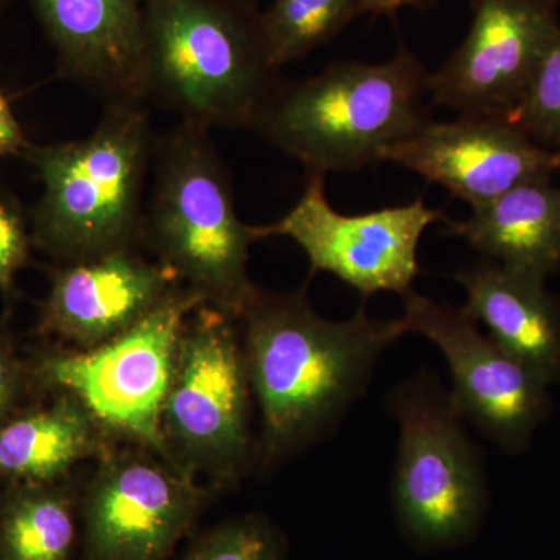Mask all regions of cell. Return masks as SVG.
Instances as JSON below:
<instances>
[{
    "label": "cell",
    "instance_id": "obj_1",
    "mask_svg": "<svg viewBox=\"0 0 560 560\" xmlns=\"http://www.w3.org/2000/svg\"><path fill=\"white\" fill-rule=\"evenodd\" d=\"M235 320L259 410L260 471L329 434L368 388L383 350L405 335L399 318L372 319L364 307L349 319L323 318L305 289H259Z\"/></svg>",
    "mask_w": 560,
    "mask_h": 560
},
{
    "label": "cell",
    "instance_id": "obj_2",
    "mask_svg": "<svg viewBox=\"0 0 560 560\" xmlns=\"http://www.w3.org/2000/svg\"><path fill=\"white\" fill-rule=\"evenodd\" d=\"M156 132L145 105L103 108L83 139L22 151L43 194L31 213L33 245L57 265L142 249L143 210Z\"/></svg>",
    "mask_w": 560,
    "mask_h": 560
},
{
    "label": "cell",
    "instance_id": "obj_3",
    "mask_svg": "<svg viewBox=\"0 0 560 560\" xmlns=\"http://www.w3.org/2000/svg\"><path fill=\"white\" fill-rule=\"evenodd\" d=\"M150 101L206 130H253L283 84L248 0H142Z\"/></svg>",
    "mask_w": 560,
    "mask_h": 560
},
{
    "label": "cell",
    "instance_id": "obj_4",
    "mask_svg": "<svg viewBox=\"0 0 560 560\" xmlns=\"http://www.w3.org/2000/svg\"><path fill=\"white\" fill-rule=\"evenodd\" d=\"M253 243L210 130L179 120L156 135L142 248L206 305L237 319L259 290L248 275Z\"/></svg>",
    "mask_w": 560,
    "mask_h": 560
},
{
    "label": "cell",
    "instance_id": "obj_5",
    "mask_svg": "<svg viewBox=\"0 0 560 560\" xmlns=\"http://www.w3.org/2000/svg\"><path fill=\"white\" fill-rule=\"evenodd\" d=\"M429 72L400 47L388 61L331 62L283 81L254 131L307 173L357 172L430 120Z\"/></svg>",
    "mask_w": 560,
    "mask_h": 560
},
{
    "label": "cell",
    "instance_id": "obj_6",
    "mask_svg": "<svg viewBox=\"0 0 560 560\" xmlns=\"http://www.w3.org/2000/svg\"><path fill=\"white\" fill-rule=\"evenodd\" d=\"M250 393L232 316L201 305L184 323L161 412L167 459L220 492L256 466Z\"/></svg>",
    "mask_w": 560,
    "mask_h": 560
},
{
    "label": "cell",
    "instance_id": "obj_7",
    "mask_svg": "<svg viewBox=\"0 0 560 560\" xmlns=\"http://www.w3.org/2000/svg\"><path fill=\"white\" fill-rule=\"evenodd\" d=\"M388 407L399 425L393 506L400 533L422 550L474 539L488 512V482L451 393L420 374L393 389Z\"/></svg>",
    "mask_w": 560,
    "mask_h": 560
},
{
    "label": "cell",
    "instance_id": "obj_8",
    "mask_svg": "<svg viewBox=\"0 0 560 560\" xmlns=\"http://www.w3.org/2000/svg\"><path fill=\"white\" fill-rule=\"evenodd\" d=\"M201 305L206 304L200 294L179 287L113 340L92 349L44 353L31 366L32 381L75 396L114 441L139 445L167 459L162 405L180 330Z\"/></svg>",
    "mask_w": 560,
    "mask_h": 560
},
{
    "label": "cell",
    "instance_id": "obj_9",
    "mask_svg": "<svg viewBox=\"0 0 560 560\" xmlns=\"http://www.w3.org/2000/svg\"><path fill=\"white\" fill-rule=\"evenodd\" d=\"M97 460L80 489L75 560H168L217 495L139 445H113Z\"/></svg>",
    "mask_w": 560,
    "mask_h": 560
},
{
    "label": "cell",
    "instance_id": "obj_10",
    "mask_svg": "<svg viewBox=\"0 0 560 560\" xmlns=\"http://www.w3.org/2000/svg\"><path fill=\"white\" fill-rule=\"evenodd\" d=\"M440 220H445L441 210L429 208L420 198L345 215L327 200L326 175L307 173L296 205L275 223L253 226V234L256 242L290 238L304 250L312 275L329 272L366 300L382 291L404 296L411 290L419 275L420 238Z\"/></svg>",
    "mask_w": 560,
    "mask_h": 560
},
{
    "label": "cell",
    "instance_id": "obj_11",
    "mask_svg": "<svg viewBox=\"0 0 560 560\" xmlns=\"http://www.w3.org/2000/svg\"><path fill=\"white\" fill-rule=\"evenodd\" d=\"M401 301L404 334L422 335L447 361L456 411L503 451H525L550 415V385L482 334L464 307L438 304L412 289Z\"/></svg>",
    "mask_w": 560,
    "mask_h": 560
},
{
    "label": "cell",
    "instance_id": "obj_12",
    "mask_svg": "<svg viewBox=\"0 0 560 560\" xmlns=\"http://www.w3.org/2000/svg\"><path fill=\"white\" fill-rule=\"evenodd\" d=\"M471 24L458 49L429 73L433 103L460 116L506 120L559 35L547 0H471Z\"/></svg>",
    "mask_w": 560,
    "mask_h": 560
},
{
    "label": "cell",
    "instance_id": "obj_13",
    "mask_svg": "<svg viewBox=\"0 0 560 560\" xmlns=\"http://www.w3.org/2000/svg\"><path fill=\"white\" fill-rule=\"evenodd\" d=\"M382 162L444 187L475 209L522 184L551 179L560 168V151L545 149L511 121L459 116L427 121L386 150Z\"/></svg>",
    "mask_w": 560,
    "mask_h": 560
},
{
    "label": "cell",
    "instance_id": "obj_14",
    "mask_svg": "<svg viewBox=\"0 0 560 560\" xmlns=\"http://www.w3.org/2000/svg\"><path fill=\"white\" fill-rule=\"evenodd\" d=\"M58 73L106 106L150 101L142 0H28Z\"/></svg>",
    "mask_w": 560,
    "mask_h": 560
},
{
    "label": "cell",
    "instance_id": "obj_15",
    "mask_svg": "<svg viewBox=\"0 0 560 560\" xmlns=\"http://www.w3.org/2000/svg\"><path fill=\"white\" fill-rule=\"evenodd\" d=\"M184 287L167 267L139 248L57 265L40 305L39 329L73 349L119 337Z\"/></svg>",
    "mask_w": 560,
    "mask_h": 560
},
{
    "label": "cell",
    "instance_id": "obj_16",
    "mask_svg": "<svg viewBox=\"0 0 560 560\" xmlns=\"http://www.w3.org/2000/svg\"><path fill=\"white\" fill-rule=\"evenodd\" d=\"M466 291L464 311L501 349L548 385L560 381V302L547 280L481 259L452 276Z\"/></svg>",
    "mask_w": 560,
    "mask_h": 560
},
{
    "label": "cell",
    "instance_id": "obj_17",
    "mask_svg": "<svg viewBox=\"0 0 560 560\" xmlns=\"http://www.w3.org/2000/svg\"><path fill=\"white\" fill-rule=\"evenodd\" d=\"M51 393L50 401L14 412L0 429V481L7 486L68 480L81 460L102 458L113 447V438L75 396Z\"/></svg>",
    "mask_w": 560,
    "mask_h": 560
},
{
    "label": "cell",
    "instance_id": "obj_18",
    "mask_svg": "<svg viewBox=\"0 0 560 560\" xmlns=\"http://www.w3.org/2000/svg\"><path fill=\"white\" fill-rule=\"evenodd\" d=\"M447 232L482 259L547 280L560 270V186L551 179L522 184L475 208L469 219L448 220Z\"/></svg>",
    "mask_w": 560,
    "mask_h": 560
},
{
    "label": "cell",
    "instance_id": "obj_19",
    "mask_svg": "<svg viewBox=\"0 0 560 560\" xmlns=\"http://www.w3.org/2000/svg\"><path fill=\"white\" fill-rule=\"evenodd\" d=\"M79 540L80 489L69 480L0 493V560H75Z\"/></svg>",
    "mask_w": 560,
    "mask_h": 560
},
{
    "label": "cell",
    "instance_id": "obj_20",
    "mask_svg": "<svg viewBox=\"0 0 560 560\" xmlns=\"http://www.w3.org/2000/svg\"><path fill=\"white\" fill-rule=\"evenodd\" d=\"M359 16V0H272L267 10H260L271 65L282 69L302 60Z\"/></svg>",
    "mask_w": 560,
    "mask_h": 560
},
{
    "label": "cell",
    "instance_id": "obj_21",
    "mask_svg": "<svg viewBox=\"0 0 560 560\" xmlns=\"http://www.w3.org/2000/svg\"><path fill=\"white\" fill-rule=\"evenodd\" d=\"M179 560H290L289 540L268 515L250 512L191 537Z\"/></svg>",
    "mask_w": 560,
    "mask_h": 560
},
{
    "label": "cell",
    "instance_id": "obj_22",
    "mask_svg": "<svg viewBox=\"0 0 560 560\" xmlns=\"http://www.w3.org/2000/svg\"><path fill=\"white\" fill-rule=\"evenodd\" d=\"M506 120L545 149L560 150V32Z\"/></svg>",
    "mask_w": 560,
    "mask_h": 560
},
{
    "label": "cell",
    "instance_id": "obj_23",
    "mask_svg": "<svg viewBox=\"0 0 560 560\" xmlns=\"http://www.w3.org/2000/svg\"><path fill=\"white\" fill-rule=\"evenodd\" d=\"M33 245L27 219L13 198L0 191V289L13 282Z\"/></svg>",
    "mask_w": 560,
    "mask_h": 560
},
{
    "label": "cell",
    "instance_id": "obj_24",
    "mask_svg": "<svg viewBox=\"0 0 560 560\" xmlns=\"http://www.w3.org/2000/svg\"><path fill=\"white\" fill-rule=\"evenodd\" d=\"M31 381V368L25 366L13 342L0 331V429L21 410V399Z\"/></svg>",
    "mask_w": 560,
    "mask_h": 560
},
{
    "label": "cell",
    "instance_id": "obj_25",
    "mask_svg": "<svg viewBox=\"0 0 560 560\" xmlns=\"http://www.w3.org/2000/svg\"><path fill=\"white\" fill-rule=\"evenodd\" d=\"M27 145L20 121L14 117L9 101L0 91V160L10 154L21 153Z\"/></svg>",
    "mask_w": 560,
    "mask_h": 560
},
{
    "label": "cell",
    "instance_id": "obj_26",
    "mask_svg": "<svg viewBox=\"0 0 560 560\" xmlns=\"http://www.w3.org/2000/svg\"><path fill=\"white\" fill-rule=\"evenodd\" d=\"M430 0H359V11L361 14H383V16H393L397 11L405 7H422Z\"/></svg>",
    "mask_w": 560,
    "mask_h": 560
},
{
    "label": "cell",
    "instance_id": "obj_27",
    "mask_svg": "<svg viewBox=\"0 0 560 560\" xmlns=\"http://www.w3.org/2000/svg\"><path fill=\"white\" fill-rule=\"evenodd\" d=\"M11 2H13V0H0V18H2L3 13L9 10Z\"/></svg>",
    "mask_w": 560,
    "mask_h": 560
},
{
    "label": "cell",
    "instance_id": "obj_28",
    "mask_svg": "<svg viewBox=\"0 0 560 560\" xmlns=\"http://www.w3.org/2000/svg\"><path fill=\"white\" fill-rule=\"evenodd\" d=\"M548 3H551L552 7H556V9H558V7L560 5V0H547Z\"/></svg>",
    "mask_w": 560,
    "mask_h": 560
},
{
    "label": "cell",
    "instance_id": "obj_29",
    "mask_svg": "<svg viewBox=\"0 0 560 560\" xmlns=\"http://www.w3.org/2000/svg\"><path fill=\"white\" fill-rule=\"evenodd\" d=\"M248 2H250V3H256V5H259L260 0H248Z\"/></svg>",
    "mask_w": 560,
    "mask_h": 560
},
{
    "label": "cell",
    "instance_id": "obj_30",
    "mask_svg": "<svg viewBox=\"0 0 560 560\" xmlns=\"http://www.w3.org/2000/svg\"><path fill=\"white\" fill-rule=\"evenodd\" d=\"M560 151V150H559Z\"/></svg>",
    "mask_w": 560,
    "mask_h": 560
}]
</instances>
